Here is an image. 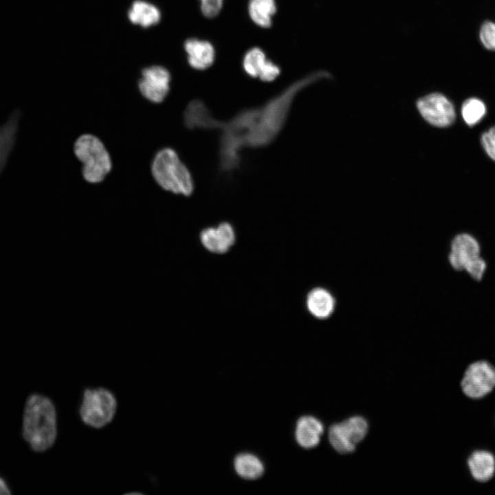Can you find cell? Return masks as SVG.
<instances>
[{
    "label": "cell",
    "mask_w": 495,
    "mask_h": 495,
    "mask_svg": "<svg viewBox=\"0 0 495 495\" xmlns=\"http://www.w3.org/2000/svg\"><path fill=\"white\" fill-rule=\"evenodd\" d=\"M327 76L329 74L325 72L311 74L291 84L261 106L243 109L228 120H217L211 114L205 130H217L220 133V170L230 173L238 168L243 149L261 148L271 144L284 127L297 94Z\"/></svg>",
    "instance_id": "cell-1"
},
{
    "label": "cell",
    "mask_w": 495,
    "mask_h": 495,
    "mask_svg": "<svg viewBox=\"0 0 495 495\" xmlns=\"http://www.w3.org/2000/svg\"><path fill=\"white\" fill-rule=\"evenodd\" d=\"M57 434L56 413L52 400L33 393L28 396L23 416V437L38 452L51 448Z\"/></svg>",
    "instance_id": "cell-2"
},
{
    "label": "cell",
    "mask_w": 495,
    "mask_h": 495,
    "mask_svg": "<svg viewBox=\"0 0 495 495\" xmlns=\"http://www.w3.org/2000/svg\"><path fill=\"white\" fill-rule=\"evenodd\" d=\"M151 170L155 181L164 190L186 197L193 192L192 176L173 148L159 150L152 160Z\"/></svg>",
    "instance_id": "cell-3"
},
{
    "label": "cell",
    "mask_w": 495,
    "mask_h": 495,
    "mask_svg": "<svg viewBox=\"0 0 495 495\" xmlns=\"http://www.w3.org/2000/svg\"><path fill=\"white\" fill-rule=\"evenodd\" d=\"M74 152L82 164V176L89 183L101 182L111 170L108 151L102 142L92 134L79 136L74 142Z\"/></svg>",
    "instance_id": "cell-4"
},
{
    "label": "cell",
    "mask_w": 495,
    "mask_h": 495,
    "mask_svg": "<svg viewBox=\"0 0 495 495\" xmlns=\"http://www.w3.org/2000/svg\"><path fill=\"white\" fill-rule=\"evenodd\" d=\"M117 408L114 395L104 388H87L80 407L82 421L94 428H100L113 419Z\"/></svg>",
    "instance_id": "cell-5"
},
{
    "label": "cell",
    "mask_w": 495,
    "mask_h": 495,
    "mask_svg": "<svg viewBox=\"0 0 495 495\" xmlns=\"http://www.w3.org/2000/svg\"><path fill=\"white\" fill-rule=\"evenodd\" d=\"M368 430L367 421L362 417L354 416L331 426L328 432L329 443L340 454H349L366 437Z\"/></svg>",
    "instance_id": "cell-6"
},
{
    "label": "cell",
    "mask_w": 495,
    "mask_h": 495,
    "mask_svg": "<svg viewBox=\"0 0 495 495\" xmlns=\"http://www.w3.org/2000/svg\"><path fill=\"white\" fill-rule=\"evenodd\" d=\"M461 386L468 397H483L495 387V367L485 360L470 364L464 373Z\"/></svg>",
    "instance_id": "cell-7"
},
{
    "label": "cell",
    "mask_w": 495,
    "mask_h": 495,
    "mask_svg": "<svg viewBox=\"0 0 495 495\" xmlns=\"http://www.w3.org/2000/svg\"><path fill=\"white\" fill-rule=\"evenodd\" d=\"M416 107L421 117L432 126L447 127L455 120L453 104L441 93H431L419 98Z\"/></svg>",
    "instance_id": "cell-8"
},
{
    "label": "cell",
    "mask_w": 495,
    "mask_h": 495,
    "mask_svg": "<svg viewBox=\"0 0 495 495\" xmlns=\"http://www.w3.org/2000/svg\"><path fill=\"white\" fill-rule=\"evenodd\" d=\"M170 72L164 67L153 65L141 73L138 87L144 98L153 103L164 100L170 91Z\"/></svg>",
    "instance_id": "cell-9"
},
{
    "label": "cell",
    "mask_w": 495,
    "mask_h": 495,
    "mask_svg": "<svg viewBox=\"0 0 495 495\" xmlns=\"http://www.w3.org/2000/svg\"><path fill=\"white\" fill-rule=\"evenodd\" d=\"M481 257L478 241L468 233H461L451 242L448 261L456 270L468 272Z\"/></svg>",
    "instance_id": "cell-10"
},
{
    "label": "cell",
    "mask_w": 495,
    "mask_h": 495,
    "mask_svg": "<svg viewBox=\"0 0 495 495\" xmlns=\"http://www.w3.org/2000/svg\"><path fill=\"white\" fill-rule=\"evenodd\" d=\"M243 67L248 75L264 82L274 80L280 73L278 66L267 59L263 51L258 47H253L247 52Z\"/></svg>",
    "instance_id": "cell-11"
},
{
    "label": "cell",
    "mask_w": 495,
    "mask_h": 495,
    "mask_svg": "<svg viewBox=\"0 0 495 495\" xmlns=\"http://www.w3.org/2000/svg\"><path fill=\"white\" fill-rule=\"evenodd\" d=\"M184 50L188 55V64L195 69H206L214 62V49L207 41L189 38L184 43Z\"/></svg>",
    "instance_id": "cell-12"
},
{
    "label": "cell",
    "mask_w": 495,
    "mask_h": 495,
    "mask_svg": "<svg viewBox=\"0 0 495 495\" xmlns=\"http://www.w3.org/2000/svg\"><path fill=\"white\" fill-rule=\"evenodd\" d=\"M324 432V426L320 421L312 416H303L297 423L295 437L302 448L311 449L317 446Z\"/></svg>",
    "instance_id": "cell-13"
},
{
    "label": "cell",
    "mask_w": 495,
    "mask_h": 495,
    "mask_svg": "<svg viewBox=\"0 0 495 495\" xmlns=\"http://www.w3.org/2000/svg\"><path fill=\"white\" fill-rule=\"evenodd\" d=\"M468 466L472 476L477 481L486 482L495 473V457L489 451L475 450L468 459Z\"/></svg>",
    "instance_id": "cell-14"
},
{
    "label": "cell",
    "mask_w": 495,
    "mask_h": 495,
    "mask_svg": "<svg viewBox=\"0 0 495 495\" xmlns=\"http://www.w3.org/2000/svg\"><path fill=\"white\" fill-rule=\"evenodd\" d=\"M21 116L19 110H14L6 122L0 126V174L14 146Z\"/></svg>",
    "instance_id": "cell-15"
},
{
    "label": "cell",
    "mask_w": 495,
    "mask_h": 495,
    "mask_svg": "<svg viewBox=\"0 0 495 495\" xmlns=\"http://www.w3.org/2000/svg\"><path fill=\"white\" fill-rule=\"evenodd\" d=\"M335 299L331 294L322 287L311 290L306 300L309 313L318 319L329 318L335 308Z\"/></svg>",
    "instance_id": "cell-16"
},
{
    "label": "cell",
    "mask_w": 495,
    "mask_h": 495,
    "mask_svg": "<svg viewBox=\"0 0 495 495\" xmlns=\"http://www.w3.org/2000/svg\"><path fill=\"white\" fill-rule=\"evenodd\" d=\"M127 16L132 23L148 28L160 22L161 13L155 5L144 0H136L128 10Z\"/></svg>",
    "instance_id": "cell-17"
},
{
    "label": "cell",
    "mask_w": 495,
    "mask_h": 495,
    "mask_svg": "<svg viewBox=\"0 0 495 495\" xmlns=\"http://www.w3.org/2000/svg\"><path fill=\"white\" fill-rule=\"evenodd\" d=\"M234 467L238 475L245 479H256L264 473L263 463L258 457L249 453L237 455L234 461Z\"/></svg>",
    "instance_id": "cell-18"
},
{
    "label": "cell",
    "mask_w": 495,
    "mask_h": 495,
    "mask_svg": "<svg viewBox=\"0 0 495 495\" xmlns=\"http://www.w3.org/2000/svg\"><path fill=\"white\" fill-rule=\"evenodd\" d=\"M276 11L274 0H250L248 12L251 19L262 28H269Z\"/></svg>",
    "instance_id": "cell-19"
},
{
    "label": "cell",
    "mask_w": 495,
    "mask_h": 495,
    "mask_svg": "<svg viewBox=\"0 0 495 495\" xmlns=\"http://www.w3.org/2000/svg\"><path fill=\"white\" fill-rule=\"evenodd\" d=\"M486 108L484 102L477 98H470L465 100L461 107V114L465 123L473 126L485 116Z\"/></svg>",
    "instance_id": "cell-20"
},
{
    "label": "cell",
    "mask_w": 495,
    "mask_h": 495,
    "mask_svg": "<svg viewBox=\"0 0 495 495\" xmlns=\"http://www.w3.org/2000/svg\"><path fill=\"white\" fill-rule=\"evenodd\" d=\"M215 228L219 241L218 254L226 253L235 242L234 228L228 222H222Z\"/></svg>",
    "instance_id": "cell-21"
},
{
    "label": "cell",
    "mask_w": 495,
    "mask_h": 495,
    "mask_svg": "<svg viewBox=\"0 0 495 495\" xmlns=\"http://www.w3.org/2000/svg\"><path fill=\"white\" fill-rule=\"evenodd\" d=\"M478 37L485 50L495 52V21L485 20L479 27Z\"/></svg>",
    "instance_id": "cell-22"
},
{
    "label": "cell",
    "mask_w": 495,
    "mask_h": 495,
    "mask_svg": "<svg viewBox=\"0 0 495 495\" xmlns=\"http://www.w3.org/2000/svg\"><path fill=\"white\" fill-rule=\"evenodd\" d=\"M200 240L206 250L213 253H218L219 241L216 228L208 227L204 229L200 234Z\"/></svg>",
    "instance_id": "cell-23"
},
{
    "label": "cell",
    "mask_w": 495,
    "mask_h": 495,
    "mask_svg": "<svg viewBox=\"0 0 495 495\" xmlns=\"http://www.w3.org/2000/svg\"><path fill=\"white\" fill-rule=\"evenodd\" d=\"M481 144L489 157L495 161V126L482 135Z\"/></svg>",
    "instance_id": "cell-24"
},
{
    "label": "cell",
    "mask_w": 495,
    "mask_h": 495,
    "mask_svg": "<svg viewBox=\"0 0 495 495\" xmlns=\"http://www.w3.org/2000/svg\"><path fill=\"white\" fill-rule=\"evenodd\" d=\"M203 14L208 18L217 16L221 10L223 0H200Z\"/></svg>",
    "instance_id": "cell-25"
},
{
    "label": "cell",
    "mask_w": 495,
    "mask_h": 495,
    "mask_svg": "<svg viewBox=\"0 0 495 495\" xmlns=\"http://www.w3.org/2000/svg\"><path fill=\"white\" fill-rule=\"evenodd\" d=\"M10 494V489L6 485L4 481L0 478V495Z\"/></svg>",
    "instance_id": "cell-26"
}]
</instances>
